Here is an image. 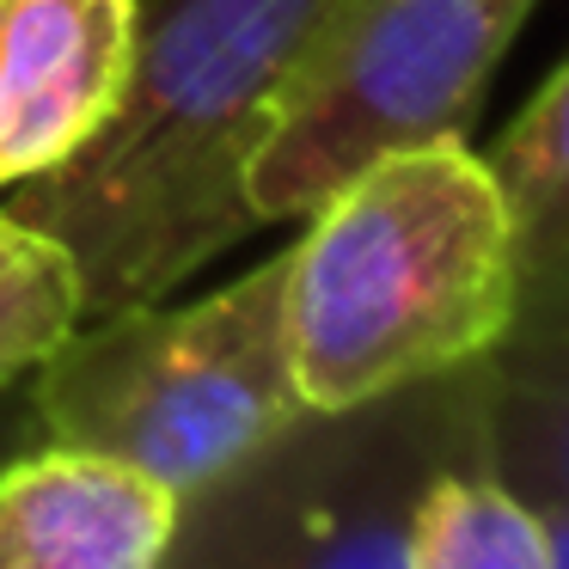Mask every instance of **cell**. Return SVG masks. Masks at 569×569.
Segmentation results:
<instances>
[{
    "label": "cell",
    "instance_id": "1",
    "mask_svg": "<svg viewBox=\"0 0 569 569\" xmlns=\"http://www.w3.org/2000/svg\"><path fill=\"white\" fill-rule=\"evenodd\" d=\"M343 0H153L129 80L68 160L7 184L19 221L62 239L87 319L166 300L258 227L246 178L307 50Z\"/></svg>",
    "mask_w": 569,
    "mask_h": 569
},
{
    "label": "cell",
    "instance_id": "2",
    "mask_svg": "<svg viewBox=\"0 0 569 569\" xmlns=\"http://www.w3.org/2000/svg\"><path fill=\"white\" fill-rule=\"evenodd\" d=\"M282 251L288 361L307 410H337L483 361L520 300V239L466 136L380 153Z\"/></svg>",
    "mask_w": 569,
    "mask_h": 569
},
{
    "label": "cell",
    "instance_id": "3",
    "mask_svg": "<svg viewBox=\"0 0 569 569\" xmlns=\"http://www.w3.org/2000/svg\"><path fill=\"white\" fill-rule=\"evenodd\" d=\"M307 410L288 361L282 251L202 300L80 319L38 368L50 441L99 447L166 490L197 496Z\"/></svg>",
    "mask_w": 569,
    "mask_h": 569
},
{
    "label": "cell",
    "instance_id": "4",
    "mask_svg": "<svg viewBox=\"0 0 569 569\" xmlns=\"http://www.w3.org/2000/svg\"><path fill=\"white\" fill-rule=\"evenodd\" d=\"M459 466H490L483 361L337 410H300L227 478L178 502L166 563L405 569L422 490Z\"/></svg>",
    "mask_w": 569,
    "mask_h": 569
},
{
    "label": "cell",
    "instance_id": "5",
    "mask_svg": "<svg viewBox=\"0 0 569 569\" xmlns=\"http://www.w3.org/2000/svg\"><path fill=\"white\" fill-rule=\"evenodd\" d=\"M532 0H343L307 50L246 197L300 221L380 153L466 136Z\"/></svg>",
    "mask_w": 569,
    "mask_h": 569
},
{
    "label": "cell",
    "instance_id": "6",
    "mask_svg": "<svg viewBox=\"0 0 569 569\" xmlns=\"http://www.w3.org/2000/svg\"><path fill=\"white\" fill-rule=\"evenodd\" d=\"M141 0H0V190L68 160L117 104Z\"/></svg>",
    "mask_w": 569,
    "mask_h": 569
},
{
    "label": "cell",
    "instance_id": "7",
    "mask_svg": "<svg viewBox=\"0 0 569 569\" xmlns=\"http://www.w3.org/2000/svg\"><path fill=\"white\" fill-rule=\"evenodd\" d=\"M178 532V490L99 447L43 441L0 466V569H153Z\"/></svg>",
    "mask_w": 569,
    "mask_h": 569
},
{
    "label": "cell",
    "instance_id": "8",
    "mask_svg": "<svg viewBox=\"0 0 569 569\" xmlns=\"http://www.w3.org/2000/svg\"><path fill=\"white\" fill-rule=\"evenodd\" d=\"M490 368V471L539 515L569 502V246L520 270Z\"/></svg>",
    "mask_w": 569,
    "mask_h": 569
},
{
    "label": "cell",
    "instance_id": "9",
    "mask_svg": "<svg viewBox=\"0 0 569 569\" xmlns=\"http://www.w3.org/2000/svg\"><path fill=\"white\" fill-rule=\"evenodd\" d=\"M405 569H551V527L490 466H459L422 490Z\"/></svg>",
    "mask_w": 569,
    "mask_h": 569
},
{
    "label": "cell",
    "instance_id": "10",
    "mask_svg": "<svg viewBox=\"0 0 569 569\" xmlns=\"http://www.w3.org/2000/svg\"><path fill=\"white\" fill-rule=\"evenodd\" d=\"M87 319L80 270L62 239L0 209V386L38 373Z\"/></svg>",
    "mask_w": 569,
    "mask_h": 569
},
{
    "label": "cell",
    "instance_id": "11",
    "mask_svg": "<svg viewBox=\"0 0 569 569\" xmlns=\"http://www.w3.org/2000/svg\"><path fill=\"white\" fill-rule=\"evenodd\" d=\"M490 172L508 197V214H515L520 270L563 251L569 246V62L515 117Z\"/></svg>",
    "mask_w": 569,
    "mask_h": 569
},
{
    "label": "cell",
    "instance_id": "12",
    "mask_svg": "<svg viewBox=\"0 0 569 569\" xmlns=\"http://www.w3.org/2000/svg\"><path fill=\"white\" fill-rule=\"evenodd\" d=\"M545 527H551V563L569 569V502L551 508V515H545Z\"/></svg>",
    "mask_w": 569,
    "mask_h": 569
}]
</instances>
